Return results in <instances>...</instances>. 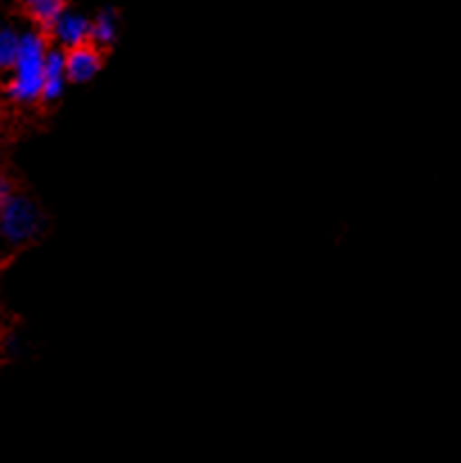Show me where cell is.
<instances>
[{
    "label": "cell",
    "mask_w": 461,
    "mask_h": 463,
    "mask_svg": "<svg viewBox=\"0 0 461 463\" xmlns=\"http://www.w3.org/2000/svg\"><path fill=\"white\" fill-rule=\"evenodd\" d=\"M45 57H48V43L41 32L30 30L21 34V48L12 66V80L7 81V95L14 102L32 104L43 95Z\"/></svg>",
    "instance_id": "obj_1"
},
{
    "label": "cell",
    "mask_w": 461,
    "mask_h": 463,
    "mask_svg": "<svg viewBox=\"0 0 461 463\" xmlns=\"http://www.w3.org/2000/svg\"><path fill=\"white\" fill-rule=\"evenodd\" d=\"M43 226V215L32 199L14 194L0 211V235L12 244L36 238Z\"/></svg>",
    "instance_id": "obj_2"
},
{
    "label": "cell",
    "mask_w": 461,
    "mask_h": 463,
    "mask_svg": "<svg viewBox=\"0 0 461 463\" xmlns=\"http://www.w3.org/2000/svg\"><path fill=\"white\" fill-rule=\"evenodd\" d=\"M99 71H102V52H99V45H95L93 41H90V43L77 45V48H68V80L75 81V84H86V81L93 80Z\"/></svg>",
    "instance_id": "obj_3"
},
{
    "label": "cell",
    "mask_w": 461,
    "mask_h": 463,
    "mask_svg": "<svg viewBox=\"0 0 461 463\" xmlns=\"http://www.w3.org/2000/svg\"><path fill=\"white\" fill-rule=\"evenodd\" d=\"M50 32L54 34V39L59 41V45L63 48H77V45H84L93 41V21H89L86 16L77 12H63L57 21L52 23Z\"/></svg>",
    "instance_id": "obj_4"
},
{
    "label": "cell",
    "mask_w": 461,
    "mask_h": 463,
    "mask_svg": "<svg viewBox=\"0 0 461 463\" xmlns=\"http://www.w3.org/2000/svg\"><path fill=\"white\" fill-rule=\"evenodd\" d=\"M66 80V54H63L61 50H48V57H45V84L41 99L54 102V99L61 98Z\"/></svg>",
    "instance_id": "obj_5"
},
{
    "label": "cell",
    "mask_w": 461,
    "mask_h": 463,
    "mask_svg": "<svg viewBox=\"0 0 461 463\" xmlns=\"http://www.w3.org/2000/svg\"><path fill=\"white\" fill-rule=\"evenodd\" d=\"M23 7L41 27H52V23L66 12V0H23Z\"/></svg>",
    "instance_id": "obj_6"
},
{
    "label": "cell",
    "mask_w": 461,
    "mask_h": 463,
    "mask_svg": "<svg viewBox=\"0 0 461 463\" xmlns=\"http://www.w3.org/2000/svg\"><path fill=\"white\" fill-rule=\"evenodd\" d=\"M118 39V14L113 9H102L93 18V43L107 48Z\"/></svg>",
    "instance_id": "obj_7"
},
{
    "label": "cell",
    "mask_w": 461,
    "mask_h": 463,
    "mask_svg": "<svg viewBox=\"0 0 461 463\" xmlns=\"http://www.w3.org/2000/svg\"><path fill=\"white\" fill-rule=\"evenodd\" d=\"M18 48H21V34L14 27L0 25V71H9L16 61Z\"/></svg>",
    "instance_id": "obj_8"
},
{
    "label": "cell",
    "mask_w": 461,
    "mask_h": 463,
    "mask_svg": "<svg viewBox=\"0 0 461 463\" xmlns=\"http://www.w3.org/2000/svg\"><path fill=\"white\" fill-rule=\"evenodd\" d=\"M12 197H14L12 184H9V181L5 179V176H0V211H3V206H5V203H7Z\"/></svg>",
    "instance_id": "obj_9"
}]
</instances>
